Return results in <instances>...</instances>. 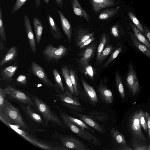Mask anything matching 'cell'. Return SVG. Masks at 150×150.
Segmentation results:
<instances>
[{
    "label": "cell",
    "instance_id": "obj_12",
    "mask_svg": "<svg viewBox=\"0 0 150 150\" xmlns=\"http://www.w3.org/2000/svg\"><path fill=\"white\" fill-rule=\"evenodd\" d=\"M23 19L25 29L30 49L33 52L35 53L36 51L35 40L30 20L26 14L24 15Z\"/></svg>",
    "mask_w": 150,
    "mask_h": 150
},
{
    "label": "cell",
    "instance_id": "obj_43",
    "mask_svg": "<svg viewBox=\"0 0 150 150\" xmlns=\"http://www.w3.org/2000/svg\"><path fill=\"white\" fill-rule=\"evenodd\" d=\"M11 86H8L4 89L0 88V108L3 105L5 101V97L7 95L8 93Z\"/></svg>",
    "mask_w": 150,
    "mask_h": 150
},
{
    "label": "cell",
    "instance_id": "obj_41",
    "mask_svg": "<svg viewBox=\"0 0 150 150\" xmlns=\"http://www.w3.org/2000/svg\"><path fill=\"white\" fill-rule=\"evenodd\" d=\"M0 36L1 39L3 40H6V37L3 23L2 8L1 4L0 5Z\"/></svg>",
    "mask_w": 150,
    "mask_h": 150
},
{
    "label": "cell",
    "instance_id": "obj_6",
    "mask_svg": "<svg viewBox=\"0 0 150 150\" xmlns=\"http://www.w3.org/2000/svg\"><path fill=\"white\" fill-rule=\"evenodd\" d=\"M67 50L63 45L55 47L52 45L47 46L43 51V54L47 59L52 61L59 60L66 54Z\"/></svg>",
    "mask_w": 150,
    "mask_h": 150
},
{
    "label": "cell",
    "instance_id": "obj_38",
    "mask_svg": "<svg viewBox=\"0 0 150 150\" xmlns=\"http://www.w3.org/2000/svg\"><path fill=\"white\" fill-rule=\"evenodd\" d=\"M139 120L141 127L145 132L148 131L147 120L145 112L142 110L139 111Z\"/></svg>",
    "mask_w": 150,
    "mask_h": 150
},
{
    "label": "cell",
    "instance_id": "obj_4",
    "mask_svg": "<svg viewBox=\"0 0 150 150\" xmlns=\"http://www.w3.org/2000/svg\"><path fill=\"white\" fill-rule=\"evenodd\" d=\"M58 109L59 111V115L64 123L72 132L83 139L95 145H99L100 144L101 141L98 138L84 129L73 124L65 116L63 112L58 108Z\"/></svg>",
    "mask_w": 150,
    "mask_h": 150
},
{
    "label": "cell",
    "instance_id": "obj_31",
    "mask_svg": "<svg viewBox=\"0 0 150 150\" xmlns=\"http://www.w3.org/2000/svg\"><path fill=\"white\" fill-rule=\"evenodd\" d=\"M30 106V105H27L26 106H22L21 108L34 121L38 123H42L43 121L41 116L35 112L32 109Z\"/></svg>",
    "mask_w": 150,
    "mask_h": 150
},
{
    "label": "cell",
    "instance_id": "obj_39",
    "mask_svg": "<svg viewBox=\"0 0 150 150\" xmlns=\"http://www.w3.org/2000/svg\"><path fill=\"white\" fill-rule=\"evenodd\" d=\"M128 15L133 23L135 25L144 35V28L138 19L133 13L129 11L128 12Z\"/></svg>",
    "mask_w": 150,
    "mask_h": 150
},
{
    "label": "cell",
    "instance_id": "obj_20",
    "mask_svg": "<svg viewBox=\"0 0 150 150\" xmlns=\"http://www.w3.org/2000/svg\"><path fill=\"white\" fill-rule=\"evenodd\" d=\"M71 4L75 15L79 17L83 18L88 22H90L89 15L82 8L78 0H71Z\"/></svg>",
    "mask_w": 150,
    "mask_h": 150
},
{
    "label": "cell",
    "instance_id": "obj_22",
    "mask_svg": "<svg viewBox=\"0 0 150 150\" xmlns=\"http://www.w3.org/2000/svg\"><path fill=\"white\" fill-rule=\"evenodd\" d=\"M17 66L16 65L10 66L5 67L1 72V76L2 80L9 82L16 71Z\"/></svg>",
    "mask_w": 150,
    "mask_h": 150
},
{
    "label": "cell",
    "instance_id": "obj_55",
    "mask_svg": "<svg viewBox=\"0 0 150 150\" xmlns=\"http://www.w3.org/2000/svg\"><path fill=\"white\" fill-rule=\"evenodd\" d=\"M4 48V45L1 41L0 42V50H1Z\"/></svg>",
    "mask_w": 150,
    "mask_h": 150
},
{
    "label": "cell",
    "instance_id": "obj_14",
    "mask_svg": "<svg viewBox=\"0 0 150 150\" xmlns=\"http://www.w3.org/2000/svg\"><path fill=\"white\" fill-rule=\"evenodd\" d=\"M81 82L83 88L86 98H87L88 102L92 106H96L98 102V100L95 90L83 78L81 79Z\"/></svg>",
    "mask_w": 150,
    "mask_h": 150
},
{
    "label": "cell",
    "instance_id": "obj_1",
    "mask_svg": "<svg viewBox=\"0 0 150 150\" xmlns=\"http://www.w3.org/2000/svg\"><path fill=\"white\" fill-rule=\"evenodd\" d=\"M0 119L3 123L16 125L22 129L28 128L18 110L7 99L0 108Z\"/></svg>",
    "mask_w": 150,
    "mask_h": 150
},
{
    "label": "cell",
    "instance_id": "obj_54",
    "mask_svg": "<svg viewBox=\"0 0 150 150\" xmlns=\"http://www.w3.org/2000/svg\"><path fill=\"white\" fill-rule=\"evenodd\" d=\"M34 4L36 7H39L41 4V0H34Z\"/></svg>",
    "mask_w": 150,
    "mask_h": 150
},
{
    "label": "cell",
    "instance_id": "obj_19",
    "mask_svg": "<svg viewBox=\"0 0 150 150\" xmlns=\"http://www.w3.org/2000/svg\"><path fill=\"white\" fill-rule=\"evenodd\" d=\"M93 10L96 13H98L102 9L114 6V0H91Z\"/></svg>",
    "mask_w": 150,
    "mask_h": 150
},
{
    "label": "cell",
    "instance_id": "obj_2",
    "mask_svg": "<svg viewBox=\"0 0 150 150\" xmlns=\"http://www.w3.org/2000/svg\"><path fill=\"white\" fill-rule=\"evenodd\" d=\"M4 123L28 142L38 148L47 150L68 149V148L64 146H52L47 143L38 139L26 131L21 129V128L18 126L11 125L7 122Z\"/></svg>",
    "mask_w": 150,
    "mask_h": 150
},
{
    "label": "cell",
    "instance_id": "obj_27",
    "mask_svg": "<svg viewBox=\"0 0 150 150\" xmlns=\"http://www.w3.org/2000/svg\"><path fill=\"white\" fill-rule=\"evenodd\" d=\"M130 25L137 39L150 50V43L144 35L133 24L130 23Z\"/></svg>",
    "mask_w": 150,
    "mask_h": 150
},
{
    "label": "cell",
    "instance_id": "obj_16",
    "mask_svg": "<svg viewBox=\"0 0 150 150\" xmlns=\"http://www.w3.org/2000/svg\"><path fill=\"white\" fill-rule=\"evenodd\" d=\"M94 32H92L82 26L78 29L76 36L75 43L77 46H79L87 40L93 37Z\"/></svg>",
    "mask_w": 150,
    "mask_h": 150
},
{
    "label": "cell",
    "instance_id": "obj_51",
    "mask_svg": "<svg viewBox=\"0 0 150 150\" xmlns=\"http://www.w3.org/2000/svg\"><path fill=\"white\" fill-rule=\"evenodd\" d=\"M144 35L150 43V31L145 26H144Z\"/></svg>",
    "mask_w": 150,
    "mask_h": 150
},
{
    "label": "cell",
    "instance_id": "obj_49",
    "mask_svg": "<svg viewBox=\"0 0 150 150\" xmlns=\"http://www.w3.org/2000/svg\"><path fill=\"white\" fill-rule=\"evenodd\" d=\"M95 39L96 38L93 36L90 38L82 44L79 46V49H81L84 48L86 46L88 45L92 42L95 40Z\"/></svg>",
    "mask_w": 150,
    "mask_h": 150
},
{
    "label": "cell",
    "instance_id": "obj_11",
    "mask_svg": "<svg viewBox=\"0 0 150 150\" xmlns=\"http://www.w3.org/2000/svg\"><path fill=\"white\" fill-rule=\"evenodd\" d=\"M70 112L73 115L79 118L93 129L101 133H105V130L103 127L88 115H86L79 112L72 111Z\"/></svg>",
    "mask_w": 150,
    "mask_h": 150
},
{
    "label": "cell",
    "instance_id": "obj_58",
    "mask_svg": "<svg viewBox=\"0 0 150 150\" xmlns=\"http://www.w3.org/2000/svg\"><path fill=\"white\" fill-rule=\"evenodd\" d=\"M9 0L10 1H12L13 0Z\"/></svg>",
    "mask_w": 150,
    "mask_h": 150
},
{
    "label": "cell",
    "instance_id": "obj_9",
    "mask_svg": "<svg viewBox=\"0 0 150 150\" xmlns=\"http://www.w3.org/2000/svg\"><path fill=\"white\" fill-rule=\"evenodd\" d=\"M139 113V111H136L132 115L129 121L130 129L133 136L143 140H145L141 129Z\"/></svg>",
    "mask_w": 150,
    "mask_h": 150
},
{
    "label": "cell",
    "instance_id": "obj_3",
    "mask_svg": "<svg viewBox=\"0 0 150 150\" xmlns=\"http://www.w3.org/2000/svg\"><path fill=\"white\" fill-rule=\"evenodd\" d=\"M31 98L47 122H50L54 126L56 125L65 128L62 121L45 103L36 96L32 97Z\"/></svg>",
    "mask_w": 150,
    "mask_h": 150
},
{
    "label": "cell",
    "instance_id": "obj_23",
    "mask_svg": "<svg viewBox=\"0 0 150 150\" xmlns=\"http://www.w3.org/2000/svg\"><path fill=\"white\" fill-rule=\"evenodd\" d=\"M130 35L134 46L145 55L150 59V50L138 40L134 34L130 33Z\"/></svg>",
    "mask_w": 150,
    "mask_h": 150
},
{
    "label": "cell",
    "instance_id": "obj_35",
    "mask_svg": "<svg viewBox=\"0 0 150 150\" xmlns=\"http://www.w3.org/2000/svg\"><path fill=\"white\" fill-rule=\"evenodd\" d=\"M108 41V38L106 34H103L101 37L100 42L99 43L97 51L96 60L97 62L99 57L104 50Z\"/></svg>",
    "mask_w": 150,
    "mask_h": 150
},
{
    "label": "cell",
    "instance_id": "obj_33",
    "mask_svg": "<svg viewBox=\"0 0 150 150\" xmlns=\"http://www.w3.org/2000/svg\"><path fill=\"white\" fill-rule=\"evenodd\" d=\"M115 80L119 93L121 98L124 99L125 96V91L121 76L118 72H116L115 74Z\"/></svg>",
    "mask_w": 150,
    "mask_h": 150
},
{
    "label": "cell",
    "instance_id": "obj_7",
    "mask_svg": "<svg viewBox=\"0 0 150 150\" xmlns=\"http://www.w3.org/2000/svg\"><path fill=\"white\" fill-rule=\"evenodd\" d=\"M128 71L126 78L127 86L132 93L134 95L139 90V85L134 67L131 63L128 64Z\"/></svg>",
    "mask_w": 150,
    "mask_h": 150
},
{
    "label": "cell",
    "instance_id": "obj_28",
    "mask_svg": "<svg viewBox=\"0 0 150 150\" xmlns=\"http://www.w3.org/2000/svg\"><path fill=\"white\" fill-rule=\"evenodd\" d=\"M63 113L67 118L75 125L83 129L88 130L93 133H94L95 131L94 130L92 129L81 120L70 116L64 112Z\"/></svg>",
    "mask_w": 150,
    "mask_h": 150
},
{
    "label": "cell",
    "instance_id": "obj_24",
    "mask_svg": "<svg viewBox=\"0 0 150 150\" xmlns=\"http://www.w3.org/2000/svg\"><path fill=\"white\" fill-rule=\"evenodd\" d=\"M33 24L37 42L39 44L42 33L43 25L42 21L36 17L33 18Z\"/></svg>",
    "mask_w": 150,
    "mask_h": 150
},
{
    "label": "cell",
    "instance_id": "obj_45",
    "mask_svg": "<svg viewBox=\"0 0 150 150\" xmlns=\"http://www.w3.org/2000/svg\"><path fill=\"white\" fill-rule=\"evenodd\" d=\"M84 74L93 79L94 76V71L93 68L88 64L82 68Z\"/></svg>",
    "mask_w": 150,
    "mask_h": 150
},
{
    "label": "cell",
    "instance_id": "obj_21",
    "mask_svg": "<svg viewBox=\"0 0 150 150\" xmlns=\"http://www.w3.org/2000/svg\"><path fill=\"white\" fill-rule=\"evenodd\" d=\"M49 28L52 36L56 39L59 40L62 38V35L54 20L49 14L47 15Z\"/></svg>",
    "mask_w": 150,
    "mask_h": 150
},
{
    "label": "cell",
    "instance_id": "obj_5",
    "mask_svg": "<svg viewBox=\"0 0 150 150\" xmlns=\"http://www.w3.org/2000/svg\"><path fill=\"white\" fill-rule=\"evenodd\" d=\"M60 141L63 146L68 149L76 150H90L83 142L71 135H64L57 132L53 136Z\"/></svg>",
    "mask_w": 150,
    "mask_h": 150
},
{
    "label": "cell",
    "instance_id": "obj_48",
    "mask_svg": "<svg viewBox=\"0 0 150 150\" xmlns=\"http://www.w3.org/2000/svg\"><path fill=\"white\" fill-rule=\"evenodd\" d=\"M16 81L19 83L25 85L27 83V80L26 76L23 75H20L17 77Z\"/></svg>",
    "mask_w": 150,
    "mask_h": 150
},
{
    "label": "cell",
    "instance_id": "obj_29",
    "mask_svg": "<svg viewBox=\"0 0 150 150\" xmlns=\"http://www.w3.org/2000/svg\"><path fill=\"white\" fill-rule=\"evenodd\" d=\"M17 53V50L16 47L13 46L11 47L1 61L0 66H2L5 63L14 60L16 57Z\"/></svg>",
    "mask_w": 150,
    "mask_h": 150
},
{
    "label": "cell",
    "instance_id": "obj_47",
    "mask_svg": "<svg viewBox=\"0 0 150 150\" xmlns=\"http://www.w3.org/2000/svg\"><path fill=\"white\" fill-rule=\"evenodd\" d=\"M133 149L134 150H148L149 146L139 144L136 142H133Z\"/></svg>",
    "mask_w": 150,
    "mask_h": 150
},
{
    "label": "cell",
    "instance_id": "obj_13",
    "mask_svg": "<svg viewBox=\"0 0 150 150\" xmlns=\"http://www.w3.org/2000/svg\"><path fill=\"white\" fill-rule=\"evenodd\" d=\"M96 48L95 44H91L85 49L80 54L78 62L81 68L88 64L89 61L94 54Z\"/></svg>",
    "mask_w": 150,
    "mask_h": 150
},
{
    "label": "cell",
    "instance_id": "obj_17",
    "mask_svg": "<svg viewBox=\"0 0 150 150\" xmlns=\"http://www.w3.org/2000/svg\"><path fill=\"white\" fill-rule=\"evenodd\" d=\"M98 91L100 99L106 104L112 102L113 96L111 90L102 83H100L98 88Z\"/></svg>",
    "mask_w": 150,
    "mask_h": 150
},
{
    "label": "cell",
    "instance_id": "obj_8",
    "mask_svg": "<svg viewBox=\"0 0 150 150\" xmlns=\"http://www.w3.org/2000/svg\"><path fill=\"white\" fill-rule=\"evenodd\" d=\"M31 69L33 74L49 88H53L57 92H59L56 84H54L48 78L44 69L35 62L32 61L31 63Z\"/></svg>",
    "mask_w": 150,
    "mask_h": 150
},
{
    "label": "cell",
    "instance_id": "obj_50",
    "mask_svg": "<svg viewBox=\"0 0 150 150\" xmlns=\"http://www.w3.org/2000/svg\"><path fill=\"white\" fill-rule=\"evenodd\" d=\"M145 113L147 120L148 134L150 139V114L147 112H146Z\"/></svg>",
    "mask_w": 150,
    "mask_h": 150
},
{
    "label": "cell",
    "instance_id": "obj_26",
    "mask_svg": "<svg viewBox=\"0 0 150 150\" xmlns=\"http://www.w3.org/2000/svg\"><path fill=\"white\" fill-rule=\"evenodd\" d=\"M120 6L104 10L100 13L98 16L99 20H106L114 16L118 12Z\"/></svg>",
    "mask_w": 150,
    "mask_h": 150
},
{
    "label": "cell",
    "instance_id": "obj_25",
    "mask_svg": "<svg viewBox=\"0 0 150 150\" xmlns=\"http://www.w3.org/2000/svg\"><path fill=\"white\" fill-rule=\"evenodd\" d=\"M110 132L112 138L120 146V147L127 146L124 136L118 131L112 128Z\"/></svg>",
    "mask_w": 150,
    "mask_h": 150
},
{
    "label": "cell",
    "instance_id": "obj_37",
    "mask_svg": "<svg viewBox=\"0 0 150 150\" xmlns=\"http://www.w3.org/2000/svg\"><path fill=\"white\" fill-rule=\"evenodd\" d=\"M114 49L112 45H108L103 51L97 62L98 64L101 63L113 51Z\"/></svg>",
    "mask_w": 150,
    "mask_h": 150
},
{
    "label": "cell",
    "instance_id": "obj_18",
    "mask_svg": "<svg viewBox=\"0 0 150 150\" xmlns=\"http://www.w3.org/2000/svg\"><path fill=\"white\" fill-rule=\"evenodd\" d=\"M55 10L58 13L60 19V21L63 30L69 42H70L72 37V28L71 24L67 18L59 9Z\"/></svg>",
    "mask_w": 150,
    "mask_h": 150
},
{
    "label": "cell",
    "instance_id": "obj_57",
    "mask_svg": "<svg viewBox=\"0 0 150 150\" xmlns=\"http://www.w3.org/2000/svg\"><path fill=\"white\" fill-rule=\"evenodd\" d=\"M148 150H150V144L149 146Z\"/></svg>",
    "mask_w": 150,
    "mask_h": 150
},
{
    "label": "cell",
    "instance_id": "obj_52",
    "mask_svg": "<svg viewBox=\"0 0 150 150\" xmlns=\"http://www.w3.org/2000/svg\"><path fill=\"white\" fill-rule=\"evenodd\" d=\"M57 6L59 8H62L63 6V0H54Z\"/></svg>",
    "mask_w": 150,
    "mask_h": 150
},
{
    "label": "cell",
    "instance_id": "obj_10",
    "mask_svg": "<svg viewBox=\"0 0 150 150\" xmlns=\"http://www.w3.org/2000/svg\"><path fill=\"white\" fill-rule=\"evenodd\" d=\"M7 96L11 99L16 100L26 105H35L32 98L24 93L12 86L8 92Z\"/></svg>",
    "mask_w": 150,
    "mask_h": 150
},
{
    "label": "cell",
    "instance_id": "obj_56",
    "mask_svg": "<svg viewBox=\"0 0 150 150\" xmlns=\"http://www.w3.org/2000/svg\"><path fill=\"white\" fill-rule=\"evenodd\" d=\"M50 0H44L45 2L47 4L49 3Z\"/></svg>",
    "mask_w": 150,
    "mask_h": 150
},
{
    "label": "cell",
    "instance_id": "obj_34",
    "mask_svg": "<svg viewBox=\"0 0 150 150\" xmlns=\"http://www.w3.org/2000/svg\"><path fill=\"white\" fill-rule=\"evenodd\" d=\"M69 71L71 83L74 91L75 95L78 96L80 95V93L76 75L75 72L72 69H70Z\"/></svg>",
    "mask_w": 150,
    "mask_h": 150
},
{
    "label": "cell",
    "instance_id": "obj_15",
    "mask_svg": "<svg viewBox=\"0 0 150 150\" xmlns=\"http://www.w3.org/2000/svg\"><path fill=\"white\" fill-rule=\"evenodd\" d=\"M57 93V94L52 95L61 102L82 106L79 98L77 96H74L71 93L68 92H65L63 93L59 92Z\"/></svg>",
    "mask_w": 150,
    "mask_h": 150
},
{
    "label": "cell",
    "instance_id": "obj_32",
    "mask_svg": "<svg viewBox=\"0 0 150 150\" xmlns=\"http://www.w3.org/2000/svg\"><path fill=\"white\" fill-rule=\"evenodd\" d=\"M88 115L95 120L105 122L107 120L108 117L105 112L97 111H92L88 113Z\"/></svg>",
    "mask_w": 150,
    "mask_h": 150
},
{
    "label": "cell",
    "instance_id": "obj_36",
    "mask_svg": "<svg viewBox=\"0 0 150 150\" xmlns=\"http://www.w3.org/2000/svg\"><path fill=\"white\" fill-rule=\"evenodd\" d=\"M53 73L56 83L55 84L59 91L64 92V88L61 77L58 71L56 69H54L53 70Z\"/></svg>",
    "mask_w": 150,
    "mask_h": 150
},
{
    "label": "cell",
    "instance_id": "obj_30",
    "mask_svg": "<svg viewBox=\"0 0 150 150\" xmlns=\"http://www.w3.org/2000/svg\"><path fill=\"white\" fill-rule=\"evenodd\" d=\"M62 72L66 83L71 93L75 95L74 91L71 83L69 71L67 66H65L62 68Z\"/></svg>",
    "mask_w": 150,
    "mask_h": 150
},
{
    "label": "cell",
    "instance_id": "obj_42",
    "mask_svg": "<svg viewBox=\"0 0 150 150\" xmlns=\"http://www.w3.org/2000/svg\"><path fill=\"white\" fill-rule=\"evenodd\" d=\"M63 105L69 109L71 111L77 112H81L83 111L85 109V107H82L75 105L68 104L64 102H62Z\"/></svg>",
    "mask_w": 150,
    "mask_h": 150
},
{
    "label": "cell",
    "instance_id": "obj_40",
    "mask_svg": "<svg viewBox=\"0 0 150 150\" xmlns=\"http://www.w3.org/2000/svg\"><path fill=\"white\" fill-rule=\"evenodd\" d=\"M122 49V46L118 47L112 53L109 58L103 66V67L107 66L112 62L114 60L121 52Z\"/></svg>",
    "mask_w": 150,
    "mask_h": 150
},
{
    "label": "cell",
    "instance_id": "obj_53",
    "mask_svg": "<svg viewBox=\"0 0 150 150\" xmlns=\"http://www.w3.org/2000/svg\"><path fill=\"white\" fill-rule=\"evenodd\" d=\"M117 149L120 150H132L133 149L127 146L120 147Z\"/></svg>",
    "mask_w": 150,
    "mask_h": 150
},
{
    "label": "cell",
    "instance_id": "obj_46",
    "mask_svg": "<svg viewBox=\"0 0 150 150\" xmlns=\"http://www.w3.org/2000/svg\"><path fill=\"white\" fill-rule=\"evenodd\" d=\"M119 27L117 24H116L112 26L111 31L113 35L115 37H119L121 35H123V32H120Z\"/></svg>",
    "mask_w": 150,
    "mask_h": 150
},
{
    "label": "cell",
    "instance_id": "obj_44",
    "mask_svg": "<svg viewBox=\"0 0 150 150\" xmlns=\"http://www.w3.org/2000/svg\"><path fill=\"white\" fill-rule=\"evenodd\" d=\"M28 0H16L11 11V13L13 14L18 10L26 3Z\"/></svg>",
    "mask_w": 150,
    "mask_h": 150
}]
</instances>
